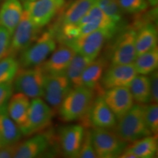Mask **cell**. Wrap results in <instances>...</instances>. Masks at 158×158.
Segmentation results:
<instances>
[{
  "instance_id": "6da1fadb",
  "label": "cell",
  "mask_w": 158,
  "mask_h": 158,
  "mask_svg": "<svg viewBox=\"0 0 158 158\" xmlns=\"http://www.w3.org/2000/svg\"><path fill=\"white\" fill-rule=\"evenodd\" d=\"M114 127L115 133L127 143L152 135L146 124L144 106L142 104L133 105L127 113L118 118Z\"/></svg>"
},
{
  "instance_id": "7a4b0ae2",
  "label": "cell",
  "mask_w": 158,
  "mask_h": 158,
  "mask_svg": "<svg viewBox=\"0 0 158 158\" xmlns=\"http://www.w3.org/2000/svg\"><path fill=\"white\" fill-rule=\"evenodd\" d=\"M94 98V90L85 86L73 88L65 97L59 114L65 122H73L84 118L89 114Z\"/></svg>"
},
{
  "instance_id": "3957f363",
  "label": "cell",
  "mask_w": 158,
  "mask_h": 158,
  "mask_svg": "<svg viewBox=\"0 0 158 158\" xmlns=\"http://www.w3.org/2000/svg\"><path fill=\"white\" fill-rule=\"evenodd\" d=\"M56 48V38L54 31H45L30 46L20 54L19 67L21 68L39 66L48 59Z\"/></svg>"
},
{
  "instance_id": "277c9868",
  "label": "cell",
  "mask_w": 158,
  "mask_h": 158,
  "mask_svg": "<svg viewBox=\"0 0 158 158\" xmlns=\"http://www.w3.org/2000/svg\"><path fill=\"white\" fill-rule=\"evenodd\" d=\"M116 30L108 29H98L83 36L64 41L77 54L94 59L99 56L102 47L113 37Z\"/></svg>"
},
{
  "instance_id": "5b68a950",
  "label": "cell",
  "mask_w": 158,
  "mask_h": 158,
  "mask_svg": "<svg viewBox=\"0 0 158 158\" xmlns=\"http://www.w3.org/2000/svg\"><path fill=\"white\" fill-rule=\"evenodd\" d=\"M45 77L41 64L33 68H19L13 79V89L29 98H41L43 94Z\"/></svg>"
},
{
  "instance_id": "8992f818",
  "label": "cell",
  "mask_w": 158,
  "mask_h": 158,
  "mask_svg": "<svg viewBox=\"0 0 158 158\" xmlns=\"http://www.w3.org/2000/svg\"><path fill=\"white\" fill-rule=\"evenodd\" d=\"M92 138L94 149L99 158L118 157L127 146L126 142L109 129L94 127L92 130Z\"/></svg>"
},
{
  "instance_id": "52a82bcc",
  "label": "cell",
  "mask_w": 158,
  "mask_h": 158,
  "mask_svg": "<svg viewBox=\"0 0 158 158\" xmlns=\"http://www.w3.org/2000/svg\"><path fill=\"white\" fill-rule=\"evenodd\" d=\"M40 29L37 28L27 12L23 10L21 21L11 37L10 45L7 56L15 57L25 51L37 38Z\"/></svg>"
},
{
  "instance_id": "ba28073f",
  "label": "cell",
  "mask_w": 158,
  "mask_h": 158,
  "mask_svg": "<svg viewBox=\"0 0 158 158\" xmlns=\"http://www.w3.org/2000/svg\"><path fill=\"white\" fill-rule=\"evenodd\" d=\"M54 109L40 98H33L30 102L26 124L21 131L22 135L29 136L40 131L49 125L54 116Z\"/></svg>"
},
{
  "instance_id": "9c48e42d",
  "label": "cell",
  "mask_w": 158,
  "mask_h": 158,
  "mask_svg": "<svg viewBox=\"0 0 158 158\" xmlns=\"http://www.w3.org/2000/svg\"><path fill=\"white\" fill-rule=\"evenodd\" d=\"M64 3V0H35L24 2L23 8L27 12L33 23L41 29L54 19Z\"/></svg>"
},
{
  "instance_id": "30bf717a",
  "label": "cell",
  "mask_w": 158,
  "mask_h": 158,
  "mask_svg": "<svg viewBox=\"0 0 158 158\" xmlns=\"http://www.w3.org/2000/svg\"><path fill=\"white\" fill-rule=\"evenodd\" d=\"M72 89L70 81L64 74L45 75L43 97L53 109L59 110L63 100Z\"/></svg>"
},
{
  "instance_id": "8fae6325",
  "label": "cell",
  "mask_w": 158,
  "mask_h": 158,
  "mask_svg": "<svg viewBox=\"0 0 158 158\" xmlns=\"http://www.w3.org/2000/svg\"><path fill=\"white\" fill-rule=\"evenodd\" d=\"M135 36V29H128L117 37L110 54L111 64H133L137 56Z\"/></svg>"
},
{
  "instance_id": "7c38bea8",
  "label": "cell",
  "mask_w": 158,
  "mask_h": 158,
  "mask_svg": "<svg viewBox=\"0 0 158 158\" xmlns=\"http://www.w3.org/2000/svg\"><path fill=\"white\" fill-rule=\"evenodd\" d=\"M133 64H111L102 75L100 86L105 89L114 87H128L137 76Z\"/></svg>"
},
{
  "instance_id": "4fadbf2b",
  "label": "cell",
  "mask_w": 158,
  "mask_h": 158,
  "mask_svg": "<svg viewBox=\"0 0 158 158\" xmlns=\"http://www.w3.org/2000/svg\"><path fill=\"white\" fill-rule=\"evenodd\" d=\"M76 54L73 49L64 43H61L50 57L41 64L45 75H64Z\"/></svg>"
},
{
  "instance_id": "5bb4252c",
  "label": "cell",
  "mask_w": 158,
  "mask_h": 158,
  "mask_svg": "<svg viewBox=\"0 0 158 158\" xmlns=\"http://www.w3.org/2000/svg\"><path fill=\"white\" fill-rule=\"evenodd\" d=\"M102 96L116 119L123 116L134 105L133 98L128 87L109 89Z\"/></svg>"
},
{
  "instance_id": "9a60e30c",
  "label": "cell",
  "mask_w": 158,
  "mask_h": 158,
  "mask_svg": "<svg viewBox=\"0 0 158 158\" xmlns=\"http://www.w3.org/2000/svg\"><path fill=\"white\" fill-rule=\"evenodd\" d=\"M84 129L79 124H72L61 129L59 140L62 152L66 157H78Z\"/></svg>"
},
{
  "instance_id": "2e32d148",
  "label": "cell",
  "mask_w": 158,
  "mask_h": 158,
  "mask_svg": "<svg viewBox=\"0 0 158 158\" xmlns=\"http://www.w3.org/2000/svg\"><path fill=\"white\" fill-rule=\"evenodd\" d=\"M90 123L94 127L112 129L116 124V118L104 101L102 96L94 100L89 114Z\"/></svg>"
},
{
  "instance_id": "e0dca14e",
  "label": "cell",
  "mask_w": 158,
  "mask_h": 158,
  "mask_svg": "<svg viewBox=\"0 0 158 158\" xmlns=\"http://www.w3.org/2000/svg\"><path fill=\"white\" fill-rule=\"evenodd\" d=\"M23 12L20 0H5L0 7V26L13 35Z\"/></svg>"
},
{
  "instance_id": "ac0fdd59",
  "label": "cell",
  "mask_w": 158,
  "mask_h": 158,
  "mask_svg": "<svg viewBox=\"0 0 158 158\" xmlns=\"http://www.w3.org/2000/svg\"><path fill=\"white\" fill-rule=\"evenodd\" d=\"M22 133L19 126L10 117L7 106L0 110V147L18 143Z\"/></svg>"
},
{
  "instance_id": "d6986e66",
  "label": "cell",
  "mask_w": 158,
  "mask_h": 158,
  "mask_svg": "<svg viewBox=\"0 0 158 158\" xmlns=\"http://www.w3.org/2000/svg\"><path fill=\"white\" fill-rule=\"evenodd\" d=\"M49 140L47 136L39 134L29 138L22 143L18 144L15 158L38 157L48 149Z\"/></svg>"
},
{
  "instance_id": "ffe728a7",
  "label": "cell",
  "mask_w": 158,
  "mask_h": 158,
  "mask_svg": "<svg viewBox=\"0 0 158 158\" xmlns=\"http://www.w3.org/2000/svg\"><path fill=\"white\" fill-rule=\"evenodd\" d=\"M29 106V98L21 92L12 94L7 103V113L20 129L27 122Z\"/></svg>"
},
{
  "instance_id": "44dd1931",
  "label": "cell",
  "mask_w": 158,
  "mask_h": 158,
  "mask_svg": "<svg viewBox=\"0 0 158 158\" xmlns=\"http://www.w3.org/2000/svg\"><path fill=\"white\" fill-rule=\"evenodd\" d=\"M107 67V61L103 57L94 59L83 72L81 79V86L93 90L100 89L102 75Z\"/></svg>"
},
{
  "instance_id": "7402d4cb",
  "label": "cell",
  "mask_w": 158,
  "mask_h": 158,
  "mask_svg": "<svg viewBox=\"0 0 158 158\" xmlns=\"http://www.w3.org/2000/svg\"><path fill=\"white\" fill-rule=\"evenodd\" d=\"M157 46V31L152 23H147L136 31L135 50L137 56Z\"/></svg>"
},
{
  "instance_id": "603a6c76",
  "label": "cell",
  "mask_w": 158,
  "mask_h": 158,
  "mask_svg": "<svg viewBox=\"0 0 158 158\" xmlns=\"http://www.w3.org/2000/svg\"><path fill=\"white\" fill-rule=\"evenodd\" d=\"M97 2L98 0H75L63 14L62 26L76 24Z\"/></svg>"
},
{
  "instance_id": "cb8c5ba5",
  "label": "cell",
  "mask_w": 158,
  "mask_h": 158,
  "mask_svg": "<svg viewBox=\"0 0 158 158\" xmlns=\"http://www.w3.org/2000/svg\"><path fill=\"white\" fill-rule=\"evenodd\" d=\"M94 59L86 57L76 53L69 64L65 76L68 77L73 88H76L81 86V79L85 69Z\"/></svg>"
},
{
  "instance_id": "d4e9b609",
  "label": "cell",
  "mask_w": 158,
  "mask_h": 158,
  "mask_svg": "<svg viewBox=\"0 0 158 158\" xmlns=\"http://www.w3.org/2000/svg\"><path fill=\"white\" fill-rule=\"evenodd\" d=\"M134 101L138 104H147L151 102V91L149 77L144 75H137L129 86Z\"/></svg>"
},
{
  "instance_id": "484cf974",
  "label": "cell",
  "mask_w": 158,
  "mask_h": 158,
  "mask_svg": "<svg viewBox=\"0 0 158 158\" xmlns=\"http://www.w3.org/2000/svg\"><path fill=\"white\" fill-rule=\"evenodd\" d=\"M133 143V144L126 148V149L133 153L136 158H152L155 157L157 152V141L155 135L147 136Z\"/></svg>"
},
{
  "instance_id": "4316f807",
  "label": "cell",
  "mask_w": 158,
  "mask_h": 158,
  "mask_svg": "<svg viewBox=\"0 0 158 158\" xmlns=\"http://www.w3.org/2000/svg\"><path fill=\"white\" fill-rule=\"evenodd\" d=\"M137 74L149 75L157 69L158 67V48L157 46L147 52L136 56L133 62Z\"/></svg>"
},
{
  "instance_id": "83f0119b",
  "label": "cell",
  "mask_w": 158,
  "mask_h": 158,
  "mask_svg": "<svg viewBox=\"0 0 158 158\" xmlns=\"http://www.w3.org/2000/svg\"><path fill=\"white\" fill-rule=\"evenodd\" d=\"M19 68V62L15 57L6 56L0 60V84L13 81Z\"/></svg>"
},
{
  "instance_id": "f1b7e54d",
  "label": "cell",
  "mask_w": 158,
  "mask_h": 158,
  "mask_svg": "<svg viewBox=\"0 0 158 158\" xmlns=\"http://www.w3.org/2000/svg\"><path fill=\"white\" fill-rule=\"evenodd\" d=\"M97 5L115 23H118L122 21L123 11L116 0H98Z\"/></svg>"
},
{
  "instance_id": "f546056e",
  "label": "cell",
  "mask_w": 158,
  "mask_h": 158,
  "mask_svg": "<svg viewBox=\"0 0 158 158\" xmlns=\"http://www.w3.org/2000/svg\"><path fill=\"white\" fill-rule=\"evenodd\" d=\"M144 117L148 129L152 134L157 135L158 133V106L157 103L152 102L144 106Z\"/></svg>"
},
{
  "instance_id": "4dcf8cb0",
  "label": "cell",
  "mask_w": 158,
  "mask_h": 158,
  "mask_svg": "<svg viewBox=\"0 0 158 158\" xmlns=\"http://www.w3.org/2000/svg\"><path fill=\"white\" fill-rule=\"evenodd\" d=\"M123 13L136 14L148 7L147 0H116Z\"/></svg>"
},
{
  "instance_id": "1f68e13d",
  "label": "cell",
  "mask_w": 158,
  "mask_h": 158,
  "mask_svg": "<svg viewBox=\"0 0 158 158\" xmlns=\"http://www.w3.org/2000/svg\"><path fill=\"white\" fill-rule=\"evenodd\" d=\"M78 157L80 158H96L97 155L92 143V130H84V136L81 145Z\"/></svg>"
},
{
  "instance_id": "d6a6232c",
  "label": "cell",
  "mask_w": 158,
  "mask_h": 158,
  "mask_svg": "<svg viewBox=\"0 0 158 158\" xmlns=\"http://www.w3.org/2000/svg\"><path fill=\"white\" fill-rule=\"evenodd\" d=\"M12 35L5 27L0 26V60L7 56Z\"/></svg>"
},
{
  "instance_id": "836d02e7",
  "label": "cell",
  "mask_w": 158,
  "mask_h": 158,
  "mask_svg": "<svg viewBox=\"0 0 158 158\" xmlns=\"http://www.w3.org/2000/svg\"><path fill=\"white\" fill-rule=\"evenodd\" d=\"M13 92V81H7L0 84V110L5 106H7Z\"/></svg>"
},
{
  "instance_id": "e575fe53",
  "label": "cell",
  "mask_w": 158,
  "mask_h": 158,
  "mask_svg": "<svg viewBox=\"0 0 158 158\" xmlns=\"http://www.w3.org/2000/svg\"><path fill=\"white\" fill-rule=\"evenodd\" d=\"M149 77L151 91V102L157 103L158 102V74L157 71H154Z\"/></svg>"
},
{
  "instance_id": "d590c367",
  "label": "cell",
  "mask_w": 158,
  "mask_h": 158,
  "mask_svg": "<svg viewBox=\"0 0 158 158\" xmlns=\"http://www.w3.org/2000/svg\"><path fill=\"white\" fill-rule=\"evenodd\" d=\"M18 143L7 147H0V158H11L14 157L16 151Z\"/></svg>"
},
{
  "instance_id": "8d00e7d4",
  "label": "cell",
  "mask_w": 158,
  "mask_h": 158,
  "mask_svg": "<svg viewBox=\"0 0 158 158\" xmlns=\"http://www.w3.org/2000/svg\"><path fill=\"white\" fill-rule=\"evenodd\" d=\"M21 1H22L23 2H32V1H35V0H21Z\"/></svg>"
},
{
  "instance_id": "74e56055",
  "label": "cell",
  "mask_w": 158,
  "mask_h": 158,
  "mask_svg": "<svg viewBox=\"0 0 158 158\" xmlns=\"http://www.w3.org/2000/svg\"><path fill=\"white\" fill-rule=\"evenodd\" d=\"M70 1H72V2H73V1H75V0H70Z\"/></svg>"
}]
</instances>
